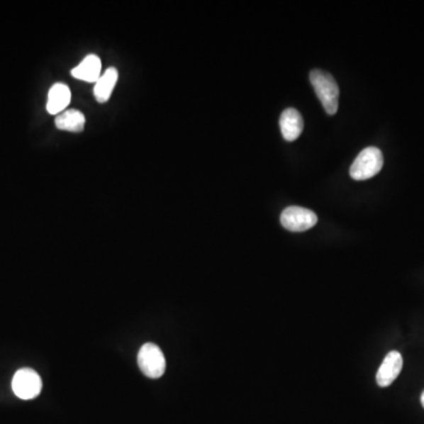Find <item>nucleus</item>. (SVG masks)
Wrapping results in <instances>:
<instances>
[{
  "mask_svg": "<svg viewBox=\"0 0 424 424\" xmlns=\"http://www.w3.org/2000/svg\"><path fill=\"white\" fill-rule=\"evenodd\" d=\"M310 82L328 115L334 116L337 112L340 98V89L334 77L330 73L316 69L310 72Z\"/></svg>",
  "mask_w": 424,
  "mask_h": 424,
  "instance_id": "obj_1",
  "label": "nucleus"
},
{
  "mask_svg": "<svg viewBox=\"0 0 424 424\" xmlns=\"http://www.w3.org/2000/svg\"><path fill=\"white\" fill-rule=\"evenodd\" d=\"M42 386V379L33 369H21L14 374L12 379L13 393L21 400H32L38 396Z\"/></svg>",
  "mask_w": 424,
  "mask_h": 424,
  "instance_id": "obj_4",
  "label": "nucleus"
},
{
  "mask_svg": "<svg viewBox=\"0 0 424 424\" xmlns=\"http://www.w3.org/2000/svg\"><path fill=\"white\" fill-rule=\"evenodd\" d=\"M85 123L87 119L83 112L76 108L65 110L60 115H57L55 119L57 129L69 131V133H82L85 128Z\"/></svg>",
  "mask_w": 424,
  "mask_h": 424,
  "instance_id": "obj_11",
  "label": "nucleus"
},
{
  "mask_svg": "<svg viewBox=\"0 0 424 424\" xmlns=\"http://www.w3.org/2000/svg\"><path fill=\"white\" fill-rule=\"evenodd\" d=\"M117 80H118V71L115 67H108L101 74V78L94 84V97L98 103H106L110 99Z\"/></svg>",
  "mask_w": 424,
  "mask_h": 424,
  "instance_id": "obj_10",
  "label": "nucleus"
},
{
  "mask_svg": "<svg viewBox=\"0 0 424 424\" xmlns=\"http://www.w3.org/2000/svg\"><path fill=\"white\" fill-rule=\"evenodd\" d=\"M279 126L285 140L292 142L299 138L303 133L304 123L302 116L296 108H286L279 118Z\"/></svg>",
  "mask_w": 424,
  "mask_h": 424,
  "instance_id": "obj_7",
  "label": "nucleus"
},
{
  "mask_svg": "<svg viewBox=\"0 0 424 424\" xmlns=\"http://www.w3.org/2000/svg\"><path fill=\"white\" fill-rule=\"evenodd\" d=\"M71 101V91L67 84L56 83L49 91L46 108L50 115H60L65 111Z\"/></svg>",
  "mask_w": 424,
  "mask_h": 424,
  "instance_id": "obj_8",
  "label": "nucleus"
},
{
  "mask_svg": "<svg viewBox=\"0 0 424 424\" xmlns=\"http://www.w3.org/2000/svg\"><path fill=\"white\" fill-rule=\"evenodd\" d=\"M383 155L375 146L363 150L350 167V176L355 181H365L382 170Z\"/></svg>",
  "mask_w": 424,
  "mask_h": 424,
  "instance_id": "obj_2",
  "label": "nucleus"
},
{
  "mask_svg": "<svg viewBox=\"0 0 424 424\" xmlns=\"http://www.w3.org/2000/svg\"><path fill=\"white\" fill-rule=\"evenodd\" d=\"M317 216L311 210L301 206H289L281 215V224L292 233H303L316 225Z\"/></svg>",
  "mask_w": 424,
  "mask_h": 424,
  "instance_id": "obj_5",
  "label": "nucleus"
},
{
  "mask_svg": "<svg viewBox=\"0 0 424 424\" xmlns=\"http://www.w3.org/2000/svg\"><path fill=\"white\" fill-rule=\"evenodd\" d=\"M138 365L146 377L160 379L165 372L167 361L158 345L145 343L138 352Z\"/></svg>",
  "mask_w": 424,
  "mask_h": 424,
  "instance_id": "obj_3",
  "label": "nucleus"
},
{
  "mask_svg": "<svg viewBox=\"0 0 424 424\" xmlns=\"http://www.w3.org/2000/svg\"><path fill=\"white\" fill-rule=\"evenodd\" d=\"M71 74L77 79L87 83H96L101 76V62L96 55H89L83 62L71 71Z\"/></svg>",
  "mask_w": 424,
  "mask_h": 424,
  "instance_id": "obj_9",
  "label": "nucleus"
},
{
  "mask_svg": "<svg viewBox=\"0 0 424 424\" xmlns=\"http://www.w3.org/2000/svg\"><path fill=\"white\" fill-rule=\"evenodd\" d=\"M402 367H403L402 355L398 352H389L382 362L376 375L377 384L382 388L389 386L400 375Z\"/></svg>",
  "mask_w": 424,
  "mask_h": 424,
  "instance_id": "obj_6",
  "label": "nucleus"
},
{
  "mask_svg": "<svg viewBox=\"0 0 424 424\" xmlns=\"http://www.w3.org/2000/svg\"><path fill=\"white\" fill-rule=\"evenodd\" d=\"M421 402H422V406H423V408H424V391H423V394H422Z\"/></svg>",
  "mask_w": 424,
  "mask_h": 424,
  "instance_id": "obj_12",
  "label": "nucleus"
}]
</instances>
